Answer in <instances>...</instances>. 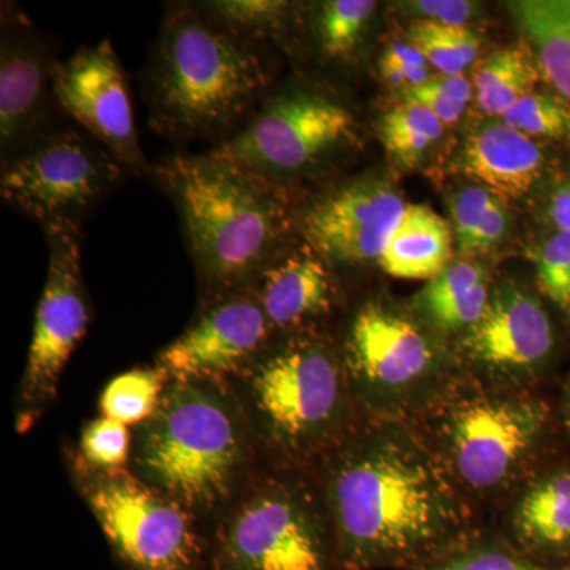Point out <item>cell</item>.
<instances>
[{"label":"cell","mask_w":570,"mask_h":570,"mask_svg":"<svg viewBox=\"0 0 570 570\" xmlns=\"http://www.w3.org/2000/svg\"><path fill=\"white\" fill-rule=\"evenodd\" d=\"M547 216L558 234L570 235V175L551 194Z\"/></svg>","instance_id":"cell-37"},{"label":"cell","mask_w":570,"mask_h":570,"mask_svg":"<svg viewBox=\"0 0 570 570\" xmlns=\"http://www.w3.org/2000/svg\"><path fill=\"white\" fill-rule=\"evenodd\" d=\"M355 116L328 94L294 88L262 104L249 121L209 154L275 184L306 174L355 140Z\"/></svg>","instance_id":"cell-11"},{"label":"cell","mask_w":570,"mask_h":570,"mask_svg":"<svg viewBox=\"0 0 570 570\" xmlns=\"http://www.w3.org/2000/svg\"><path fill=\"white\" fill-rule=\"evenodd\" d=\"M249 459L247 415L223 381H168L132 450L135 475L193 515L223 508Z\"/></svg>","instance_id":"cell-4"},{"label":"cell","mask_w":570,"mask_h":570,"mask_svg":"<svg viewBox=\"0 0 570 570\" xmlns=\"http://www.w3.org/2000/svg\"><path fill=\"white\" fill-rule=\"evenodd\" d=\"M47 283L37 306L28 363L20 385L18 431L36 425L58 393L59 379L89 325L81 272V228L47 230Z\"/></svg>","instance_id":"cell-12"},{"label":"cell","mask_w":570,"mask_h":570,"mask_svg":"<svg viewBox=\"0 0 570 570\" xmlns=\"http://www.w3.org/2000/svg\"><path fill=\"white\" fill-rule=\"evenodd\" d=\"M181 216L187 249L214 298L253 287L279 255L283 193L212 154H175L153 168Z\"/></svg>","instance_id":"cell-3"},{"label":"cell","mask_w":570,"mask_h":570,"mask_svg":"<svg viewBox=\"0 0 570 570\" xmlns=\"http://www.w3.org/2000/svg\"><path fill=\"white\" fill-rule=\"evenodd\" d=\"M228 31L249 41L276 37L287 20V2L276 0H214L198 3Z\"/></svg>","instance_id":"cell-31"},{"label":"cell","mask_w":570,"mask_h":570,"mask_svg":"<svg viewBox=\"0 0 570 570\" xmlns=\"http://www.w3.org/2000/svg\"><path fill=\"white\" fill-rule=\"evenodd\" d=\"M242 376L255 431L285 461L332 452L355 428L343 356L321 337L296 335L266 346Z\"/></svg>","instance_id":"cell-6"},{"label":"cell","mask_w":570,"mask_h":570,"mask_svg":"<svg viewBox=\"0 0 570 570\" xmlns=\"http://www.w3.org/2000/svg\"><path fill=\"white\" fill-rule=\"evenodd\" d=\"M489 273L482 265L461 261L428 281L415 298L420 321L439 336L466 335L489 307Z\"/></svg>","instance_id":"cell-21"},{"label":"cell","mask_w":570,"mask_h":570,"mask_svg":"<svg viewBox=\"0 0 570 570\" xmlns=\"http://www.w3.org/2000/svg\"><path fill=\"white\" fill-rule=\"evenodd\" d=\"M407 41L442 75H463L480 50V40L471 29L433 21L409 26Z\"/></svg>","instance_id":"cell-29"},{"label":"cell","mask_w":570,"mask_h":570,"mask_svg":"<svg viewBox=\"0 0 570 570\" xmlns=\"http://www.w3.org/2000/svg\"><path fill=\"white\" fill-rule=\"evenodd\" d=\"M508 6L543 77L570 104V0H517Z\"/></svg>","instance_id":"cell-23"},{"label":"cell","mask_w":570,"mask_h":570,"mask_svg":"<svg viewBox=\"0 0 570 570\" xmlns=\"http://www.w3.org/2000/svg\"><path fill=\"white\" fill-rule=\"evenodd\" d=\"M250 292L273 330L294 332L332 311L335 277L328 261L307 243L305 249L283 254L258 276Z\"/></svg>","instance_id":"cell-19"},{"label":"cell","mask_w":570,"mask_h":570,"mask_svg":"<svg viewBox=\"0 0 570 570\" xmlns=\"http://www.w3.org/2000/svg\"><path fill=\"white\" fill-rule=\"evenodd\" d=\"M275 332L253 292L219 296L157 356L168 381H224L242 374Z\"/></svg>","instance_id":"cell-15"},{"label":"cell","mask_w":570,"mask_h":570,"mask_svg":"<svg viewBox=\"0 0 570 570\" xmlns=\"http://www.w3.org/2000/svg\"><path fill=\"white\" fill-rule=\"evenodd\" d=\"M381 71L385 80L397 88H415V86L430 80L428 67L401 66V63L381 61Z\"/></svg>","instance_id":"cell-38"},{"label":"cell","mask_w":570,"mask_h":570,"mask_svg":"<svg viewBox=\"0 0 570 570\" xmlns=\"http://www.w3.org/2000/svg\"><path fill=\"white\" fill-rule=\"evenodd\" d=\"M560 419L570 436V377L566 381L561 392Z\"/></svg>","instance_id":"cell-40"},{"label":"cell","mask_w":570,"mask_h":570,"mask_svg":"<svg viewBox=\"0 0 570 570\" xmlns=\"http://www.w3.org/2000/svg\"><path fill=\"white\" fill-rule=\"evenodd\" d=\"M502 122L528 137H542L570 148V104L560 96L531 92L513 105Z\"/></svg>","instance_id":"cell-32"},{"label":"cell","mask_w":570,"mask_h":570,"mask_svg":"<svg viewBox=\"0 0 570 570\" xmlns=\"http://www.w3.org/2000/svg\"><path fill=\"white\" fill-rule=\"evenodd\" d=\"M557 347V330L547 307L510 281L493 288L485 314L456 346L472 379L515 390H534L550 370Z\"/></svg>","instance_id":"cell-13"},{"label":"cell","mask_w":570,"mask_h":570,"mask_svg":"<svg viewBox=\"0 0 570 570\" xmlns=\"http://www.w3.org/2000/svg\"><path fill=\"white\" fill-rule=\"evenodd\" d=\"M430 326L384 302H367L347 330L343 356L365 420L417 425L463 379Z\"/></svg>","instance_id":"cell-7"},{"label":"cell","mask_w":570,"mask_h":570,"mask_svg":"<svg viewBox=\"0 0 570 570\" xmlns=\"http://www.w3.org/2000/svg\"><path fill=\"white\" fill-rule=\"evenodd\" d=\"M168 379L160 367H141L112 379L100 397L104 417L122 425H141L163 401Z\"/></svg>","instance_id":"cell-27"},{"label":"cell","mask_w":570,"mask_h":570,"mask_svg":"<svg viewBox=\"0 0 570 570\" xmlns=\"http://www.w3.org/2000/svg\"><path fill=\"white\" fill-rule=\"evenodd\" d=\"M126 171L85 130L50 129L2 165L0 194L45 232L81 228L86 214L110 194Z\"/></svg>","instance_id":"cell-10"},{"label":"cell","mask_w":570,"mask_h":570,"mask_svg":"<svg viewBox=\"0 0 570 570\" xmlns=\"http://www.w3.org/2000/svg\"><path fill=\"white\" fill-rule=\"evenodd\" d=\"M212 570H341L328 515L302 485L258 487L217 531Z\"/></svg>","instance_id":"cell-9"},{"label":"cell","mask_w":570,"mask_h":570,"mask_svg":"<svg viewBox=\"0 0 570 570\" xmlns=\"http://www.w3.org/2000/svg\"><path fill=\"white\" fill-rule=\"evenodd\" d=\"M43 37L20 17L3 18L0 41L2 165L48 132L52 78L58 67ZM55 97V96H52Z\"/></svg>","instance_id":"cell-17"},{"label":"cell","mask_w":570,"mask_h":570,"mask_svg":"<svg viewBox=\"0 0 570 570\" xmlns=\"http://www.w3.org/2000/svg\"><path fill=\"white\" fill-rule=\"evenodd\" d=\"M469 178L499 198L524 197L542 178L546 154L528 135L505 126L487 122L469 135L459 157Z\"/></svg>","instance_id":"cell-20"},{"label":"cell","mask_w":570,"mask_h":570,"mask_svg":"<svg viewBox=\"0 0 570 570\" xmlns=\"http://www.w3.org/2000/svg\"><path fill=\"white\" fill-rule=\"evenodd\" d=\"M71 471L126 570H208L193 513L124 468L100 469L71 455Z\"/></svg>","instance_id":"cell-8"},{"label":"cell","mask_w":570,"mask_h":570,"mask_svg":"<svg viewBox=\"0 0 570 570\" xmlns=\"http://www.w3.org/2000/svg\"><path fill=\"white\" fill-rule=\"evenodd\" d=\"M423 570H554L517 549L504 535H472Z\"/></svg>","instance_id":"cell-30"},{"label":"cell","mask_w":570,"mask_h":570,"mask_svg":"<svg viewBox=\"0 0 570 570\" xmlns=\"http://www.w3.org/2000/svg\"><path fill=\"white\" fill-rule=\"evenodd\" d=\"M453 232L425 205H407L377 264L400 279L431 281L450 265Z\"/></svg>","instance_id":"cell-22"},{"label":"cell","mask_w":570,"mask_h":570,"mask_svg":"<svg viewBox=\"0 0 570 570\" xmlns=\"http://www.w3.org/2000/svg\"><path fill=\"white\" fill-rule=\"evenodd\" d=\"M381 61L401 63V66L428 67V61L423 58L417 48L412 47L409 41H395L390 45Z\"/></svg>","instance_id":"cell-39"},{"label":"cell","mask_w":570,"mask_h":570,"mask_svg":"<svg viewBox=\"0 0 570 570\" xmlns=\"http://www.w3.org/2000/svg\"><path fill=\"white\" fill-rule=\"evenodd\" d=\"M132 449L129 430L108 417L92 420L81 434V459L100 469L126 466Z\"/></svg>","instance_id":"cell-35"},{"label":"cell","mask_w":570,"mask_h":570,"mask_svg":"<svg viewBox=\"0 0 570 570\" xmlns=\"http://www.w3.org/2000/svg\"><path fill=\"white\" fill-rule=\"evenodd\" d=\"M406 206L387 183L362 179L318 198L303 214L299 230L328 262L370 264L384 254Z\"/></svg>","instance_id":"cell-16"},{"label":"cell","mask_w":570,"mask_h":570,"mask_svg":"<svg viewBox=\"0 0 570 570\" xmlns=\"http://www.w3.org/2000/svg\"><path fill=\"white\" fill-rule=\"evenodd\" d=\"M554 570H570V562H568V564L560 566V568L554 569Z\"/></svg>","instance_id":"cell-41"},{"label":"cell","mask_w":570,"mask_h":570,"mask_svg":"<svg viewBox=\"0 0 570 570\" xmlns=\"http://www.w3.org/2000/svg\"><path fill=\"white\" fill-rule=\"evenodd\" d=\"M540 294L570 330V235L557 234L531 254Z\"/></svg>","instance_id":"cell-33"},{"label":"cell","mask_w":570,"mask_h":570,"mask_svg":"<svg viewBox=\"0 0 570 570\" xmlns=\"http://www.w3.org/2000/svg\"><path fill=\"white\" fill-rule=\"evenodd\" d=\"M403 9L415 14L419 21L466 28L468 22L474 17L475 3L468 0H417L403 3Z\"/></svg>","instance_id":"cell-36"},{"label":"cell","mask_w":570,"mask_h":570,"mask_svg":"<svg viewBox=\"0 0 570 570\" xmlns=\"http://www.w3.org/2000/svg\"><path fill=\"white\" fill-rule=\"evenodd\" d=\"M534 52L527 45L505 48L480 63L474 89L480 110L489 116H504L528 94L534 92L542 78Z\"/></svg>","instance_id":"cell-24"},{"label":"cell","mask_w":570,"mask_h":570,"mask_svg":"<svg viewBox=\"0 0 570 570\" xmlns=\"http://www.w3.org/2000/svg\"><path fill=\"white\" fill-rule=\"evenodd\" d=\"M379 132L390 157L400 167L411 168L444 137L445 124L425 107L404 102L382 116Z\"/></svg>","instance_id":"cell-26"},{"label":"cell","mask_w":570,"mask_h":570,"mask_svg":"<svg viewBox=\"0 0 570 570\" xmlns=\"http://www.w3.org/2000/svg\"><path fill=\"white\" fill-rule=\"evenodd\" d=\"M452 232L461 255L490 253L502 242L509 227V214L501 198L482 186H468L450 202Z\"/></svg>","instance_id":"cell-25"},{"label":"cell","mask_w":570,"mask_h":570,"mask_svg":"<svg viewBox=\"0 0 570 570\" xmlns=\"http://www.w3.org/2000/svg\"><path fill=\"white\" fill-rule=\"evenodd\" d=\"M471 97V82L463 75H436L423 85L403 91L404 102L425 107L445 126L460 121Z\"/></svg>","instance_id":"cell-34"},{"label":"cell","mask_w":570,"mask_h":570,"mask_svg":"<svg viewBox=\"0 0 570 570\" xmlns=\"http://www.w3.org/2000/svg\"><path fill=\"white\" fill-rule=\"evenodd\" d=\"M377 3L373 0H330L314 17L318 48L332 61L351 59L362 43Z\"/></svg>","instance_id":"cell-28"},{"label":"cell","mask_w":570,"mask_h":570,"mask_svg":"<svg viewBox=\"0 0 570 570\" xmlns=\"http://www.w3.org/2000/svg\"><path fill=\"white\" fill-rule=\"evenodd\" d=\"M415 426L460 490L485 501L510 497L546 463L557 415L534 390L463 377Z\"/></svg>","instance_id":"cell-5"},{"label":"cell","mask_w":570,"mask_h":570,"mask_svg":"<svg viewBox=\"0 0 570 570\" xmlns=\"http://www.w3.org/2000/svg\"><path fill=\"white\" fill-rule=\"evenodd\" d=\"M268 82L255 41L228 31L198 3H181L165 11L142 88L156 132L223 142L249 121Z\"/></svg>","instance_id":"cell-2"},{"label":"cell","mask_w":570,"mask_h":570,"mask_svg":"<svg viewBox=\"0 0 570 570\" xmlns=\"http://www.w3.org/2000/svg\"><path fill=\"white\" fill-rule=\"evenodd\" d=\"M504 538L551 569L570 562V460L546 461L510 494Z\"/></svg>","instance_id":"cell-18"},{"label":"cell","mask_w":570,"mask_h":570,"mask_svg":"<svg viewBox=\"0 0 570 570\" xmlns=\"http://www.w3.org/2000/svg\"><path fill=\"white\" fill-rule=\"evenodd\" d=\"M341 570H423L478 534L471 499L411 423L365 420L330 452Z\"/></svg>","instance_id":"cell-1"},{"label":"cell","mask_w":570,"mask_h":570,"mask_svg":"<svg viewBox=\"0 0 570 570\" xmlns=\"http://www.w3.org/2000/svg\"><path fill=\"white\" fill-rule=\"evenodd\" d=\"M56 104L130 174L153 175L138 141L129 81L110 39L81 47L59 62L52 78Z\"/></svg>","instance_id":"cell-14"}]
</instances>
